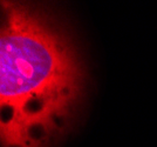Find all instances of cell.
Masks as SVG:
<instances>
[{
  "label": "cell",
  "instance_id": "cell-1",
  "mask_svg": "<svg viewBox=\"0 0 157 147\" xmlns=\"http://www.w3.org/2000/svg\"><path fill=\"white\" fill-rule=\"evenodd\" d=\"M85 70L69 37L32 0H1L0 138L53 147L75 118Z\"/></svg>",
  "mask_w": 157,
  "mask_h": 147
}]
</instances>
